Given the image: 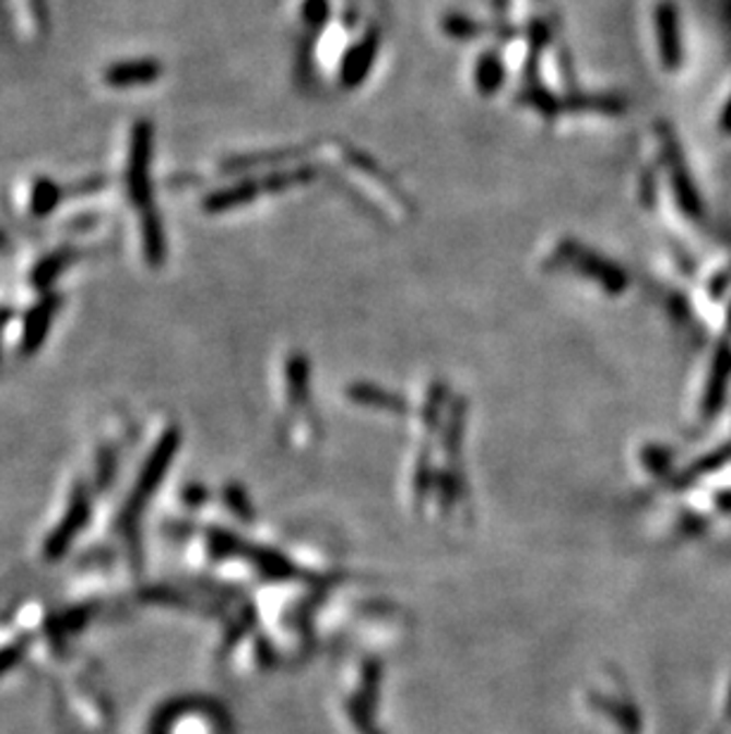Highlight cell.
Here are the masks:
<instances>
[{"label": "cell", "mask_w": 731, "mask_h": 734, "mask_svg": "<svg viewBox=\"0 0 731 734\" xmlns=\"http://www.w3.org/2000/svg\"><path fill=\"white\" fill-rule=\"evenodd\" d=\"M105 186H107L105 176H89L86 181H79L74 186L64 188V198H81V196L101 193V190H105Z\"/></svg>", "instance_id": "cell-9"}, {"label": "cell", "mask_w": 731, "mask_h": 734, "mask_svg": "<svg viewBox=\"0 0 731 734\" xmlns=\"http://www.w3.org/2000/svg\"><path fill=\"white\" fill-rule=\"evenodd\" d=\"M297 176L295 174H271L267 179H247L240 183H233L228 188L214 190L204 198L202 210L207 214H224L228 210H236L252 202L261 193H271V190H283L290 186V181L295 183Z\"/></svg>", "instance_id": "cell-2"}, {"label": "cell", "mask_w": 731, "mask_h": 734, "mask_svg": "<svg viewBox=\"0 0 731 734\" xmlns=\"http://www.w3.org/2000/svg\"><path fill=\"white\" fill-rule=\"evenodd\" d=\"M64 200V188L60 183H55L52 179H40L34 181L32 193H30V212L36 220H46L55 210H58L60 202Z\"/></svg>", "instance_id": "cell-7"}, {"label": "cell", "mask_w": 731, "mask_h": 734, "mask_svg": "<svg viewBox=\"0 0 731 734\" xmlns=\"http://www.w3.org/2000/svg\"><path fill=\"white\" fill-rule=\"evenodd\" d=\"M153 141L155 129L153 121L138 119L129 135V157H127V196L131 205L143 212L155 205L153 200V179H150V165H153Z\"/></svg>", "instance_id": "cell-1"}, {"label": "cell", "mask_w": 731, "mask_h": 734, "mask_svg": "<svg viewBox=\"0 0 731 734\" xmlns=\"http://www.w3.org/2000/svg\"><path fill=\"white\" fill-rule=\"evenodd\" d=\"M374 52L376 48L370 40H366V44H362L352 52V58L347 60V64H344V74H342L347 84H356V81L368 72L370 62H374Z\"/></svg>", "instance_id": "cell-8"}, {"label": "cell", "mask_w": 731, "mask_h": 734, "mask_svg": "<svg viewBox=\"0 0 731 734\" xmlns=\"http://www.w3.org/2000/svg\"><path fill=\"white\" fill-rule=\"evenodd\" d=\"M3 245H5V234H3V230H0V248H3Z\"/></svg>", "instance_id": "cell-12"}, {"label": "cell", "mask_w": 731, "mask_h": 734, "mask_svg": "<svg viewBox=\"0 0 731 734\" xmlns=\"http://www.w3.org/2000/svg\"><path fill=\"white\" fill-rule=\"evenodd\" d=\"M499 72H502V67L499 62H496L494 58H485L480 62L477 67V81H480V86L485 88V91H492L496 84H499Z\"/></svg>", "instance_id": "cell-10"}, {"label": "cell", "mask_w": 731, "mask_h": 734, "mask_svg": "<svg viewBox=\"0 0 731 734\" xmlns=\"http://www.w3.org/2000/svg\"><path fill=\"white\" fill-rule=\"evenodd\" d=\"M62 307V297L58 293H44L40 300L26 311L24 317V329H22V355L32 357L36 352L44 347L46 338L50 333V325L55 315H58Z\"/></svg>", "instance_id": "cell-3"}, {"label": "cell", "mask_w": 731, "mask_h": 734, "mask_svg": "<svg viewBox=\"0 0 731 734\" xmlns=\"http://www.w3.org/2000/svg\"><path fill=\"white\" fill-rule=\"evenodd\" d=\"M162 62L153 58H141V60H123L109 64L103 79L109 88H133V86H148L155 84V81L162 76Z\"/></svg>", "instance_id": "cell-4"}, {"label": "cell", "mask_w": 731, "mask_h": 734, "mask_svg": "<svg viewBox=\"0 0 731 734\" xmlns=\"http://www.w3.org/2000/svg\"><path fill=\"white\" fill-rule=\"evenodd\" d=\"M79 260V252L74 248H60L50 254H46L44 260H38L36 267L32 269L30 281H32V288H36L38 293H50V285L62 276V271L74 264Z\"/></svg>", "instance_id": "cell-6"}, {"label": "cell", "mask_w": 731, "mask_h": 734, "mask_svg": "<svg viewBox=\"0 0 731 734\" xmlns=\"http://www.w3.org/2000/svg\"><path fill=\"white\" fill-rule=\"evenodd\" d=\"M32 12H34V22L38 26V32H48V5H46V0H32Z\"/></svg>", "instance_id": "cell-11"}, {"label": "cell", "mask_w": 731, "mask_h": 734, "mask_svg": "<svg viewBox=\"0 0 731 734\" xmlns=\"http://www.w3.org/2000/svg\"><path fill=\"white\" fill-rule=\"evenodd\" d=\"M141 214V242H143V257L150 269H162L167 262V228H164V220L160 210L153 205Z\"/></svg>", "instance_id": "cell-5"}]
</instances>
